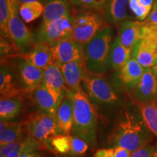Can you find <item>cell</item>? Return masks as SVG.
<instances>
[{"label": "cell", "instance_id": "cell-1", "mask_svg": "<svg viewBox=\"0 0 157 157\" xmlns=\"http://www.w3.org/2000/svg\"><path fill=\"white\" fill-rule=\"evenodd\" d=\"M153 137L141 114L125 111L118 120L110 140L113 146L123 147L132 153L149 144Z\"/></svg>", "mask_w": 157, "mask_h": 157}, {"label": "cell", "instance_id": "cell-2", "mask_svg": "<svg viewBox=\"0 0 157 157\" xmlns=\"http://www.w3.org/2000/svg\"><path fill=\"white\" fill-rule=\"evenodd\" d=\"M74 106L73 135L79 137L89 145L96 142L97 117L93 103L83 88L71 91L68 90Z\"/></svg>", "mask_w": 157, "mask_h": 157}, {"label": "cell", "instance_id": "cell-3", "mask_svg": "<svg viewBox=\"0 0 157 157\" xmlns=\"http://www.w3.org/2000/svg\"><path fill=\"white\" fill-rule=\"evenodd\" d=\"M113 36V27L107 25L84 47V64L90 73L103 75L111 68L110 52L114 39Z\"/></svg>", "mask_w": 157, "mask_h": 157}, {"label": "cell", "instance_id": "cell-4", "mask_svg": "<svg viewBox=\"0 0 157 157\" xmlns=\"http://www.w3.org/2000/svg\"><path fill=\"white\" fill-rule=\"evenodd\" d=\"M71 37L84 47L107 24L103 14L92 11H74Z\"/></svg>", "mask_w": 157, "mask_h": 157}, {"label": "cell", "instance_id": "cell-5", "mask_svg": "<svg viewBox=\"0 0 157 157\" xmlns=\"http://www.w3.org/2000/svg\"><path fill=\"white\" fill-rule=\"evenodd\" d=\"M82 86L90 101L98 106H113L119 101L114 89L102 74L90 73L87 71Z\"/></svg>", "mask_w": 157, "mask_h": 157}, {"label": "cell", "instance_id": "cell-6", "mask_svg": "<svg viewBox=\"0 0 157 157\" xmlns=\"http://www.w3.org/2000/svg\"><path fill=\"white\" fill-rule=\"evenodd\" d=\"M26 126L31 137L50 149L52 148V139L58 135H60L56 115L41 111L29 117Z\"/></svg>", "mask_w": 157, "mask_h": 157}, {"label": "cell", "instance_id": "cell-7", "mask_svg": "<svg viewBox=\"0 0 157 157\" xmlns=\"http://www.w3.org/2000/svg\"><path fill=\"white\" fill-rule=\"evenodd\" d=\"M132 57L144 68L157 64V36L153 25L143 22L141 37L132 49Z\"/></svg>", "mask_w": 157, "mask_h": 157}, {"label": "cell", "instance_id": "cell-8", "mask_svg": "<svg viewBox=\"0 0 157 157\" xmlns=\"http://www.w3.org/2000/svg\"><path fill=\"white\" fill-rule=\"evenodd\" d=\"M19 7H10V17L9 21V33L10 39L15 50L20 55H22L29 52L34 48L36 42L34 34L20 17Z\"/></svg>", "mask_w": 157, "mask_h": 157}, {"label": "cell", "instance_id": "cell-9", "mask_svg": "<svg viewBox=\"0 0 157 157\" xmlns=\"http://www.w3.org/2000/svg\"><path fill=\"white\" fill-rule=\"evenodd\" d=\"M73 33L72 14L52 21L48 24H41L34 34L35 42L46 43L50 46L63 39L71 36Z\"/></svg>", "mask_w": 157, "mask_h": 157}, {"label": "cell", "instance_id": "cell-10", "mask_svg": "<svg viewBox=\"0 0 157 157\" xmlns=\"http://www.w3.org/2000/svg\"><path fill=\"white\" fill-rule=\"evenodd\" d=\"M17 63V79L25 93H32L44 82V70L19 56Z\"/></svg>", "mask_w": 157, "mask_h": 157}, {"label": "cell", "instance_id": "cell-11", "mask_svg": "<svg viewBox=\"0 0 157 157\" xmlns=\"http://www.w3.org/2000/svg\"><path fill=\"white\" fill-rule=\"evenodd\" d=\"M51 49L55 61L59 65L84 59V47L76 42L71 36L52 45Z\"/></svg>", "mask_w": 157, "mask_h": 157}, {"label": "cell", "instance_id": "cell-12", "mask_svg": "<svg viewBox=\"0 0 157 157\" xmlns=\"http://www.w3.org/2000/svg\"><path fill=\"white\" fill-rule=\"evenodd\" d=\"M132 92L139 104L157 103V78L152 68H145L142 78Z\"/></svg>", "mask_w": 157, "mask_h": 157}, {"label": "cell", "instance_id": "cell-13", "mask_svg": "<svg viewBox=\"0 0 157 157\" xmlns=\"http://www.w3.org/2000/svg\"><path fill=\"white\" fill-rule=\"evenodd\" d=\"M60 67L67 89L71 91L81 89L82 80L87 72L84 59L60 65Z\"/></svg>", "mask_w": 157, "mask_h": 157}, {"label": "cell", "instance_id": "cell-14", "mask_svg": "<svg viewBox=\"0 0 157 157\" xmlns=\"http://www.w3.org/2000/svg\"><path fill=\"white\" fill-rule=\"evenodd\" d=\"M56 117L60 134L70 135L72 133L74 126V106L68 89L57 110Z\"/></svg>", "mask_w": 157, "mask_h": 157}, {"label": "cell", "instance_id": "cell-15", "mask_svg": "<svg viewBox=\"0 0 157 157\" xmlns=\"http://www.w3.org/2000/svg\"><path fill=\"white\" fill-rule=\"evenodd\" d=\"M143 22L127 20L119 23L117 26L118 37L125 48L132 49L138 42L141 37Z\"/></svg>", "mask_w": 157, "mask_h": 157}, {"label": "cell", "instance_id": "cell-16", "mask_svg": "<svg viewBox=\"0 0 157 157\" xmlns=\"http://www.w3.org/2000/svg\"><path fill=\"white\" fill-rule=\"evenodd\" d=\"M32 93L33 99L39 111L52 115L56 114L57 110L65 95L58 98L44 84L37 87Z\"/></svg>", "mask_w": 157, "mask_h": 157}, {"label": "cell", "instance_id": "cell-17", "mask_svg": "<svg viewBox=\"0 0 157 157\" xmlns=\"http://www.w3.org/2000/svg\"><path fill=\"white\" fill-rule=\"evenodd\" d=\"M19 56L42 70L46 69L55 62L51 46L46 43H36L29 52Z\"/></svg>", "mask_w": 157, "mask_h": 157}, {"label": "cell", "instance_id": "cell-18", "mask_svg": "<svg viewBox=\"0 0 157 157\" xmlns=\"http://www.w3.org/2000/svg\"><path fill=\"white\" fill-rule=\"evenodd\" d=\"M43 84L58 98H62L66 93V87L60 65L55 61L53 64L44 70Z\"/></svg>", "mask_w": 157, "mask_h": 157}, {"label": "cell", "instance_id": "cell-19", "mask_svg": "<svg viewBox=\"0 0 157 157\" xmlns=\"http://www.w3.org/2000/svg\"><path fill=\"white\" fill-rule=\"evenodd\" d=\"M129 0H109L103 15L109 25L114 26L132 17L128 14Z\"/></svg>", "mask_w": 157, "mask_h": 157}, {"label": "cell", "instance_id": "cell-20", "mask_svg": "<svg viewBox=\"0 0 157 157\" xmlns=\"http://www.w3.org/2000/svg\"><path fill=\"white\" fill-rule=\"evenodd\" d=\"M118 71V77L124 85L128 90H132L142 78L145 68L137 61V60L132 57Z\"/></svg>", "mask_w": 157, "mask_h": 157}, {"label": "cell", "instance_id": "cell-21", "mask_svg": "<svg viewBox=\"0 0 157 157\" xmlns=\"http://www.w3.org/2000/svg\"><path fill=\"white\" fill-rule=\"evenodd\" d=\"M69 0H56L44 5L42 24H48L52 21L71 15Z\"/></svg>", "mask_w": 157, "mask_h": 157}, {"label": "cell", "instance_id": "cell-22", "mask_svg": "<svg viewBox=\"0 0 157 157\" xmlns=\"http://www.w3.org/2000/svg\"><path fill=\"white\" fill-rule=\"evenodd\" d=\"M25 92L17 87L15 76L8 68L2 64L0 68V93L1 98L20 97Z\"/></svg>", "mask_w": 157, "mask_h": 157}, {"label": "cell", "instance_id": "cell-23", "mask_svg": "<svg viewBox=\"0 0 157 157\" xmlns=\"http://www.w3.org/2000/svg\"><path fill=\"white\" fill-rule=\"evenodd\" d=\"M132 50L125 48L121 44L119 37L116 36L111 44L110 52V66L111 69L120 70L132 58Z\"/></svg>", "mask_w": 157, "mask_h": 157}, {"label": "cell", "instance_id": "cell-24", "mask_svg": "<svg viewBox=\"0 0 157 157\" xmlns=\"http://www.w3.org/2000/svg\"><path fill=\"white\" fill-rule=\"evenodd\" d=\"M23 101L20 97L1 98L0 100V119L10 121L14 119L21 112Z\"/></svg>", "mask_w": 157, "mask_h": 157}, {"label": "cell", "instance_id": "cell-25", "mask_svg": "<svg viewBox=\"0 0 157 157\" xmlns=\"http://www.w3.org/2000/svg\"><path fill=\"white\" fill-rule=\"evenodd\" d=\"M44 5L41 2L23 3L20 5L18 13L21 18L25 23H31L42 15Z\"/></svg>", "mask_w": 157, "mask_h": 157}, {"label": "cell", "instance_id": "cell-26", "mask_svg": "<svg viewBox=\"0 0 157 157\" xmlns=\"http://www.w3.org/2000/svg\"><path fill=\"white\" fill-rule=\"evenodd\" d=\"M140 114L145 124L154 136L157 137L156 103L140 104Z\"/></svg>", "mask_w": 157, "mask_h": 157}, {"label": "cell", "instance_id": "cell-27", "mask_svg": "<svg viewBox=\"0 0 157 157\" xmlns=\"http://www.w3.org/2000/svg\"><path fill=\"white\" fill-rule=\"evenodd\" d=\"M71 8L76 11H92L103 14L109 0H69Z\"/></svg>", "mask_w": 157, "mask_h": 157}, {"label": "cell", "instance_id": "cell-28", "mask_svg": "<svg viewBox=\"0 0 157 157\" xmlns=\"http://www.w3.org/2000/svg\"><path fill=\"white\" fill-rule=\"evenodd\" d=\"M22 124L19 122H10L2 132L0 133V146H3L20 139L22 134Z\"/></svg>", "mask_w": 157, "mask_h": 157}, {"label": "cell", "instance_id": "cell-29", "mask_svg": "<svg viewBox=\"0 0 157 157\" xmlns=\"http://www.w3.org/2000/svg\"><path fill=\"white\" fill-rule=\"evenodd\" d=\"M10 17V9L8 0H0V31L1 36L10 39L9 21Z\"/></svg>", "mask_w": 157, "mask_h": 157}, {"label": "cell", "instance_id": "cell-30", "mask_svg": "<svg viewBox=\"0 0 157 157\" xmlns=\"http://www.w3.org/2000/svg\"><path fill=\"white\" fill-rule=\"evenodd\" d=\"M52 148L61 154H70L71 148V135H58L52 140Z\"/></svg>", "mask_w": 157, "mask_h": 157}, {"label": "cell", "instance_id": "cell-31", "mask_svg": "<svg viewBox=\"0 0 157 157\" xmlns=\"http://www.w3.org/2000/svg\"><path fill=\"white\" fill-rule=\"evenodd\" d=\"M132 152L120 146H113L109 148L98 149L94 157H130Z\"/></svg>", "mask_w": 157, "mask_h": 157}, {"label": "cell", "instance_id": "cell-32", "mask_svg": "<svg viewBox=\"0 0 157 157\" xmlns=\"http://www.w3.org/2000/svg\"><path fill=\"white\" fill-rule=\"evenodd\" d=\"M129 9L133 13L135 17L140 22L146 21L152 10L141 5L138 0H129Z\"/></svg>", "mask_w": 157, "mask_h": 157}, {"label": "cell", "instance_id": "cell-33", "mask_svg": "<svg viewBox=\"0 0 157 157\" xmlns=\"http://www.w3.org/2000/svg\"><path fill=\"white\" fill-rule=\"evenodd\" d=\"M89 144L79 137L71 136V148L70 155H81L87 151Z\"/></svg>", "mask_w": 157, "mask_h": 157}, {"label": "cell", "instance_id": "cell-34", "mask_svg": "<svg viewBox=\"0 0 157 157\" xmlns=\"http://www.w3.org/2000/svg\"><path fill=\"white\" fill-rule=\"evenodd\" d=\"M130 157H157V146L148 144L131 154Z\"/></svg>", "mask_w": 157, "mask_h": 157}, {"label": "cell", "instance_id": "cell-35", "mask_svg": "<svg viewBox=\"0 0 157 157\" xmlns=\"http://www.w3.org/2000/svg\"><path fill=\"white\" fill-rule=\"evenodd\" d=\"M23 140H22V139H18V140H15L14 142H12L10 143H8V144L5 145V146H1L0 155L3 157H7L12 151L19 148L23 143Z\"/></svg>", "mask_w": 157, "mask_h": 157}, {"label": "cell", "instance_id": "cell-36", "mask_svg": "<svg viewBox=\"0 0 157 157\" xmlns=\"http://www.w3.org/2000/svg\"><path fill=\"white\" fill-rule=\"evenodd\" d=\"M1 43H0V49H1V57L2 58L3 57H5L7 56H10V54L12 52V50H13V46H11L9 44V42L7 40H5V38L1 36Z\"/></svg>", "mask_w": 157, "mask_h": 157}, {"label": "cell", "instance_id": "cell-37", "mask_svg": "<svg viewBox=\"0 0 157 157\" xmlns=\"http://www.w3.org/2000/svg\"><path fill=\"white\" fill-rule=\"evenodd\" d=\"M143 23L148 25L157 26V5L156 4H154L150 15H148V18H147L146 21H143Z\"/></svg>", "mask_w": 157, "mask_h": 157}, {"label": "cell", "instance_id": "cell-38", "mask_svg": "<svg viewBox=\"0 0 157 157\" xmlns=\"http://www.w3.org/2000/svg\"><path fill=\"white\" fill-rule=\"evenodd\" d=\"M23 141H24V140H23ZM23 141L21 146L19 148H17V149L13 151H12L7 157H21V155L24 152V149H23Z\"/></svg>", "mask_w": 157, "mask_h": 157}, {"label": "cell", "instance_id": "cell-39", "mask_svg": "<svg viewBox=\"0 0 157 157\" xmlns=\"http://www.w3.org/2000/svg\"><path fill=\"white\" fill-rule=\"evenodd\" d=\"M139 2L143 7H146L147 8L152 10L154 7L155 0H138Z\"/></svg>", "mask_w": 157, "mask_h": 157}, {"label": "cell", "instance_id": "cell-40", "mask_svg": "<svg viewBox=\"0 0 157 157\" xmlns=\"http://www.w3.org/2000/svg\"><path fill=\"white\" fill-rule=\"evenodd\" d=\"M37 151H38L24 153V154L21 155V157H42L41 156V154Z\"/></svg>", "mask_w": 157, "mask_h": 157}, {"label": "cell", "instance_id": "cell-41", "mask_svg": "<svg viewBox=\"0 0 157 157\" xmlns=\"http://www.w3.org/2000/svg\"><path fill=\"white\" fill-rule=\"evenodd\" d=\"M8 3L10 7H15L17 6H20V4L18 3L17 0H8Z\"/></svg>", "mask_w": 157, "mask_h": 157}, {"label": "cell", "instance_id": "cell-42", "mask_svg": "<svg viewBox=\"0 0 157 157\" xmlns=\"http://www.w3.org/2000/svg\"><path fill=\"white\" fill-rule=\"evenodd\" d=\"M18 1V3L20 5H21V4H23V3H28V2H42V0H17Z\"/></svg>", "mask_w": 157, "mask_h": 157}, {"label": "cell", "instance_id": "cell-43", "mask_svg": "<svg viewBox=\"0 0 157 157\" xmlns=\"http://www.w3.org/2000/svg\"><path fill=\"white\" fill-rule=\"evenodd\" d=\"M152 70H153V71H154V74H155V76H156L157 78V64L155 65L154 67L152 68Z\"/></svg>", "mask_w": 157, "mask_h": 157}, {"label": "cell", "instance_id": "cell-44", "mask_svg": "<svg viewBox=\"0 0 157 157\" xmlns=\"http://www.w3.org/2000/svg\"><path fill=\"white\" fill-rule=\"evenodd\" d=\"M52 1H56V0H42V3L44 4V5H47V4L50 2H52Z\"/></svg>", "mask_w": 157, "mask_h": 157}, {"label": "cell", "instance_id": "cell-45", "mask_svg": "<svg viewBox=\"0 0 157 157\" xmlns=\"http://www.w3.org/2000/svg\"><path fill=\"white\" fill-rule=\"evenodd\" d=\"M60 157H74V156H68V155H63V156H60Z\"/></svg>", "mask_w": 157, "mask_h": 157}, {"label": "cell", "instance_id": "cell-46", "mask_svg": "<svg viewBox=\"0 0 157 157\" xmlns=\"http://www.w3.org/2000/svg\"><path fill=\"white\" fill-rule=\"evenodd\" d=\"M153 26H154V25H153ZM154 29H155V31H156V36H157V26H154Z\"/></svg>", "mask_w": 157, "mask_h": 157}, {"label": "cell", "instance_id": "cell-47", "mask_svg": "<svg viewBox=\"0 0 157 157\" xmlns=\"http://www.w3.org/2000/svg\"><path fill=\"white\" fill-rule=\"evenodd\" d=\"M154 4H156V5H157V0H155V2H154Z\"/></svg>", "mask_w": 157, "mask_h": 157}, {"label": "cell", "instance_id": "cell-48", "mask_svg": "<svg viewBox=\"0 0 157 157\" xmlns=\"http://www.w3.org/2000/svg\"><path fill=\"white\" fill-rule=\"evenodd\" d=\"M0 157H3V156H0Z\"/></svg>", "mask_w": 157, "mask_h": 157}, {"label": "cell", "instance_id": "cell-49", "mask_svg": "<svg viewBox=\"0 0 157 157\" xmlns=\"http://www.w3.org/2000/svg\"><path fill=\"white\" fill-rule=\"evenodd\" d=\"M156 105H157V103H156Z\"/></svg>", "mask_w": 157, "mask_h": 157}]
</instances>
